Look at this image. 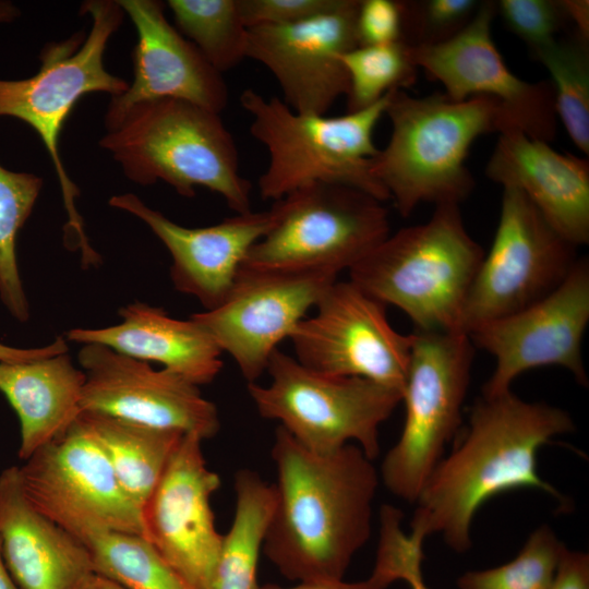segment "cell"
Segmentation results:
<instances>
[{
  "mask_svg": "<svg viewBox=\"0 0 589 589\" xmlns=\"http://www.w3.org/2000/svg\"><path fill=\"white\" fill-rule=\"evenodd\" d=\"M271 453L276 500L265 556L289 580L342 579L371 534L380 482L373 460L354 444L312 452L279 425Z\"/></svg>",
  "mask_w": 589,
  "mask_h": 589,
  "instance_id": "obj_1",
  "label": "cell"
},
{
  "mask_svg": "<svg viewBox=\"0 0 589 589\" xmlns=\"http://www.w3.org/2000/svg\"><path fill=\"white\" fill-rule=\"evenodd\" d=\"M575 430L569 413L526 401L512 390L476 401L460 442L435 466L416 500L409 536L440 534L457 553L471 548L477 510L491 497L536 489L558 502L561 493L538 473L537 454L556 435Z\"/></svg>",
  "mask_w": 589,
  "mask_h": 589,
  "instance_id": "obj_2",
  "label": "cell"
},
{
  "mask_svg": "<svg viewBox=\"0 0 589 589\" xmlns=\"http://www.w3.org/2000/svg\"><path fill=\"white\" fill-rule=\"evenodd\" d=\"M388 143L370 159L371 171L402 217L424 202L460 204L474 180L466 166L472 143L498 132L500 104L486 96L454 101L444 93L414 97L389 92Z\"/></svg>",
  "mask_w": 589,
  "mask_h": 589,
  "instance_id": "obj_3",
  "label": "cell"
},
{
  "mask_svg": "<svg viewBox=\"0 0 589 589\" xmlns=\"http://www.w3.org/2000/svg\"><path fill=\"white\" fill-rule=\"evenodd\" d=\"M99 145L135 183L164 181L184 197L203 187L236 214L252 211V184L240 173L236 141L220 113L177 99L143 103Z\"/></svg>",
  "mask_w": 589,
  "mask_h": 589,
  "instance_id": "obj_4",
  "label": "cell"
},
{
  "mask_svg": "<svg viewBox=\"0 0 589 589\" xmlns=\"http://www.w3.org/2000/svg\"><path fill=\"white\" fill-rule=\"evenodd\" d=\"M483 256L459 204L444 203L428 221L389 233L349 271V280L400 309L417 330L457 332Z\"/></svg>",
  "mask_w": 589,
  "mask_h": 589,
  "instance_id": "obj_5",
  "label": "cell"
},
{
  "mask_svg": "<svg viewBox=\"0 0 589 589\" xmlns=\"http://www.w3.org/2000/svg\"><path fill=\"white\" fill-rule=\"evenodd\" d=\"M388 98L389 92L362 110L330 117L300 113L278 97L244 89L239 101L252 119L250 133L268 153L267 167L257 179L261 197L277 201L303 185L324 182L389 200L370 161L378 152L373 133Z\"/></svg>",
  "mask_w": 589,
  "mask_h": 589,
  "instance_id": "obj_6",
  "label": "cell"
},
{
  "mask_svg": "<svg viewBox=\"0 0 589 589\" xmlns=\"http://www.w3.org/2000/svg\"><path fill=\"white\" fill-rule=\"evenodd\" d=\"M81 14H88L92 27L71 37L48 43L39 53L37 73L23 80H0V117H13L35 130L50 156L62 192L68 215L65 239L80 248L85 263H95L97 254L91 248L76 209L79 189L72 182L60 156V136L74 105L86 94L107 93L116 97L129 83L109 73L104 53L112 34L121 25L124 12L117 0H88Z\"/></svg>",
  "mask_w": 589,
  "mask_h": 589,
  "instance_id": "obj_7",
  "label": "cell"
},
{
  "mask_svg": "<svg viewBox=\"0 0 589 589\" xmlns=\"http://www.w3.org/2000/svg\"><path fill=\"white\" fill-rule=\"evenodd\" d=\"M273 221L240 268L348 272L389 235L383 202L356 188L315 182L274 201Z\"/></svg>",
  "mask_w": 589,
  "mask_h": 589,
  "instance_id": "obj_8",
  "label": "cell"
},
{
  "mask_svg": "<svg viewBox=\"0 0 589 589\" xmlns=\"http://www.w3.org/2000/svg\"><path fill=\"white\" fill-rule=\"evenodd\" d=\"M268 385L248 383L261 417L279 422L298 443L320 453L347 444L372 460L380 454L378 429L402 394L361 377L315 372L279 349L268 361Z\"/></svg>",
  "mask_w": 589,
  "mask_h": 589,
  "instance_id": "obj_9",
  "label": "cell"
},
{
  "mask_svg": "<svg viewBox=\"0 0 589 589\" xmlns=\"http://www.w3.org/2000/svg\"><path fill=\"white\" fill-rule=\"evenodd\" d=\"M401 401L405 422L385 455L381 479L396 497L414 503L461 422L473 344L458 332L414 330Z\"/></svg>",
  "mask_w": 589,
  "mask_h": 589,
  "instance_id": "obj_10",
  "label": "cell"
},
{
  "mask_svg": "<svg viewBox=\"0 0 589 589\" xmlns=\"http://www.w3.org/2000/svg\"><path fill=\"white\" fill-rule=\"evenodd\" d=\"M518 190L503 188L498 225L466 298L457 332H471L520 311L556 289L578 259Z\"/></svg>",
  "mask_w": 589,
  "mask_h": 589,
  "instance_id": "obj_11",
  "label": "cell"
},
{
  "mask_svg": "<svg viewBox=\"0 0 589 589\" xmlns=\"http://www.w3.org/2000/svg\"><path fill=\"white\" fill-rule=\"evenodd\" d=\"M19 474L32 506L84 544L108 532L142 536L139 507L79 417L24 460Z\"/></svg>",
  "mask_w": 589,
  "mask_h": 589,
  "instance_id": "obj_12",
  "label": "cell"
},
{
  "mask_svg": "<svg viewBox=\"0 0 589 589\" xmlns=\"http://www.w3.org/2000/svg\"><path fill=\"white\" fill-rule=\"evenodd\" d=\"M385 308L351 280H335L290 335L294 359L318 373L361 377L402 394L413 335L395 330Z\"/></svg>",
  "mask_w": 589,
  "mask_h": 589,
  "instance_id": "obj_13",
  "label": "cell"
},
{
  "mask_svg": "<svg viewBox=\"0 0 589 589\" xmlns=\"http://www.w3.org/2000/svg\"><path fill=\"white\" fill-rule=\"evenodd\" d=\"M495 15L496 1H481L458 35L436 46H408L409 57L454 101L474 96L495 99L500 104L497 133L518 130L550 143L557 131L553 85L524 81L508 69L492 37Z\"/></svg>",
  "mask_w": 589,
  "mask_h": 589,
  "instance_id": "obj_14",
  "label": "cell"
},
{
  "mask_svg": "<svg viewBox=\"0 0 589 589\" xmlns=\"http://www.w3.org/2000/svg\"><path fill=\"white\" fill-rule=\"evenodd\" d=\"M588 323L589 263L582 257L551 293L469 334L473 346L495 360L482 395L510 390L521 373L549 365L568 370L578 384L587 386L581 344Z\"/></svg>",
  "mask_w": 589,
  "mask_h": 589,
  "instance_id": "obj_15",
  "label": "cell"
},
{
  "mask_svg": "<svg viewBox=\"0 0 589 589\" xmlns=\"http://www.w3.org/2000/svg\"><path fill=\"white\" fill-rule=\"evenodd\" d=\"M337 276L324 272L240 268L231 290L215 309L191 315L248 383L264 372L278 344L314 309Z\"/></svg>",
  "mask_w": 589,
  "mask_h": 589,
  "instance_id": "obj_16",
  "label": "cell"
},
{
  "mask_svg": "<svg viewBox=\"0 0 589 589\" xmlns=\"http://www.w3.org/2000/svg\"><path fill=\"white\" fill-rule=\"evenodd\" d=\"M359 4L338 0L330 10L298 23L249 28L247 58L272 73L292 110L326 115L347 95L349 76L340 56L359 46Z\"/></svg>",
  "mask_w": 589,
  "mask_h": 589,
  "instance_id": "obj_17",
  "label": "cell"
},
{
  "mask_svg": "<svg viewBox=\"0 0 589 589\" xmlns=\"http://www.w3.org/2000/svg\"><path fill=\"white\" fill-rule=\"evenodd\" d=\"M77 360L85 375L82 411L194 434L203 441L218 433L216 406L183 376L98 344L82 345Z\"/></svg>",
  "mask_w": 589,
  "mask_h": 589,
  "instance_id": "obj_18",
  "label": "cell"
},
{
  "mask_svg": "<svg viewBox=\"0 0 589 589\" xmlns=\"http://www.w3.org/2000/svg\"><path fill=\"white\" fill-rule=\"evenodd\" d=\"M202 442L182 436L140 509L142 537L193 589H209L223 538L211 505L220 478L207 466Z\"/></svg>",
  "mask_w": 589,
  "mask_h": 589,
  "instance_id": "obj_19",
  "label": "cell"
},
{
  "mask_svg": "<svg viewBox=\"0 0 589 589\" xmlns=\"http://www.w3.org/2000/svg\"><path fill=\"white\" fill-rule=\"evenodd\" d=\"M131 19L137 43L133 81L111 97L105 115L107 131L116 129L135 106L159 100H183L221 113L229 100L226 81L165 15L158 0H117Z\"/></svg>",
  "mask_w": 589,
  "mask_h": 589,
  "instance_id": "obj_20",
  "label": "cell"
},
{
  "mask_svg": "<svg viewBox=\"0 0 589 589\" xmlns=\"http://www.w3.org/2000/svg\"><path fill=\"white\" fill-rule=\"evenodd\" d=\"M109 205L136 216L149 227L171 255L170 278L175 288L196 298L205 311L226 299L248 252L273 221L269 208L236 214L208 227L187 228L132 193L112 196Z\"/></svg>",
  "mask_w": 589,
  "mask_h": 589,
  "instance_id": "obj_21",
  "label": "cell"
},
{
  "mask_svg": "<svg viewBox=\"0 0 589 589\" xmlns=\"http://www.w3.org/2000/svg\"><path fill=\"white\" fill-rule=\"evenodd\" d=\"M486 177L520 191L575 247L589 242V163L518 130L498 133Z\"/></svg>",
  "mask_w": 589,
  "mask_h": 589,
  "instance_id": "obj_22",
  "label": "cell"
},
{
  "mask_svg": "<svg viewBox=\"0 0 589 589\" xmlns=\"http://www.w3.org/2000/svg\"><path fill=\"white\" fill-rule=\"evenodd\" d=\"M0 539L20 589H82L94 574L86 545L28 502L16 466L0 474Z\"/></svg>",
  "mask_w": 589,
  "mask_h": 589,
  "instance_id": "obj_23",
  "label": "cell"
},
{
  "mask_svg": "<svg viewBox=\"0 0 589 589\" xmlns=\"http://www.w3.org/2000/svg\"><path fill=\"white\" fill-rule=\"evenodd\" d=\"M121 322L103 328H72L65 339L98 344L142 361L164 365L193 384L212 383L223 368V352L191 317L177 320L142 302L119 310Z\"/></svg>",
  "mask_w": 589,
  "mask_h": 589,
  "instance_id": "obj_24",
  "label": "cell"
},
{
  "mask_svg": "<svg viewBox=\"0 0 589 589\" xmlns=\"http://www.w3.org/2000/svg\"><path fill=\"white\" fill-rule=\"evenodd\" d=\"M84 382V372L68 352L25 362L0 361V392L20 421L21 459L26 460L76 421Z\"/></svg>",
  "mask_w": 589,
  "mask_h": 589,
  "instance_id": "obj_25",
  "label": "cell"
},
{
  "mask_svg": "<svg viewBox=\"0 0 589 589\" xmlns=\"http://www.w3.org/2000/svg\"><path fill=\"white\" fill-rule=\"evenodd\" d=\"M79 420L107 457L127 496L141 509L184 433L82 411Z\"/></svg>",
  "mask_w": 589,
  "mask_h": 589,
  "instance_id": "obj_26",
  "label": "cell"
},
{
  "mask_svg": "<svg viewBox=\"0 0 589 589\" xmlns=\"http://www.w3.org/2000/svg\"><path fill=\"white\" fill-rule=\"evenodd\" d=\"M233 489L235 515L223 534L209 589H260L257 564L275 506V486L256 471L240 469Z\"/></svg>",
  "mask_w": 589,
  "mask_h": 589,
  "instance_id": "obj_27",
  "label": "cell"
},
{
  "mask_svg": "<svg viewBox=\"0 0 589 589\" xmlns=\"http://www.w3.org/2000/svg\"><path fill=\"white\" fill-rule=\"evenodd\" d=\"M177 29L221 74L247 59L249 28L238 0H169Z\"/></svg>",
  "mask_w": 589,
  "mask_h": 589,
  "instance_id": "obj_28",
  "label": "cell"
},
{
  "mask_svg": "<svg viewBox=\"0 0 589 589\" xmlns=\"http://www.w3.org/2000/svg\"><path fill=\"white\" fill-rule=\"evenodd\" d=\"M85 545L94 573L125 589H193L140 534L108 532Z\"/></svg>",
  "mask_w": 589,
  "mask_h": 589,
  "instance_id": "obj_29",
  "label": "cell"
},
{
  "mask_svg": "<svg viewBox=\"0 0 589 589\" xmlns=\"http://www.w3.org/2000/svg\"><path fill=\"white\" fill-rule=\"evenodd\" d=\"M551 75L555 110L574 144L589 153V50L577 35L532 52Z\"/></svg>",
  "mask_w": 589,
  "mask_h": 589,
  "instance_id": "obj_30",
  "label": "cell"
},
{
  "mask_svg": "<svg viewBox=\"0 0 589 589\" xmlns=\"http://www.w3.org/2000/svg\"><path fill=\"white\" fill-rule=\"evenodd\" d=\"M43 178L0 165V299L19 322L29 318V305L16 260V237L43 188Z\"/></svg>",
  "mask_w": 589,
  "mask_h": 589,
  "instance_id": "obj_31",
  "label": "cell"
},
{
  "mask_svg": "<svg viewBox=\"0 0 589 589\" xmlns=\"http://www.w3.org/2000/svg\"><path fill=\"white\" fill-rule=\"evenodd\" d=\"M340 60L349 76L347 112L370 107L392 89H404L417 80L418 68L401 40L358 46L341 55Z\"/></svg>",
  "mask_w": 589,
  "mask_h": 589,
  "instance_id": "obj_32",
  "label": "cell"
},
{
  "mask_svg": "<svg viewBox=\"0 0 589 589\" xmlns=\"http://www.w3.org/2000/svg\"><path fill=\"white\" fill-rule=\"evenodd\" d=\"M561 542L548 525L531 532L519 553L509 562L481 570H470L457 580L458 589H549L562 551Z\"/></svg>",
  "mask_w": 589,
  "mask_h": 589,
  "instance_id": "obj_33",
  "label": "cell"
},
{
  "mask_svg": "<svg viewBox=\"0 0 589 589\" xmlns=\"http://www.w3.org/2000/svg\"><path fill=\"white\" fill-rule=\"evenodd\" d=\"M481 1L410 0L401 4V41L410 47L436 46L458 35Z\"/></svg>",
  "mask_w": 589,
  "mask_h": 589,
  "instance_id": "obj_34",
  "label": "cell"
},
{
  "mask_svg": "<svg viewBox=\"0 0 589 589\" xmlns=\"http://www.w3.org/2000/svg\"><path fill=\"white\" fill-rule=\"evenodd\" d=\"M496 14L531 53L555 40L568 23L562 0H500Z\"/></svg>",
  "mask_w": 589,
  "mask_h": 589,
  "instance_id": "obj_35",
  "label": "cell"
},
{
  "mask_svg": "<svg viewBox=\"0 0 589 589\" xmlns=\"http://www.w3.org/2000/svg\"><path fill=\"white\" fill-rule=\"evenodd\" d=\"M338 0H238L239 12L248 28L288 25L322 14Z\"/></svg>",
  "mask_w": 589,
  "mask_h": 589,
  "instance_id": "obj_36",
  "label": "cell"
},
{
  "mask_svg": "<svg viewBox=\"0 0 589 589\" xmlns=\"http://www.w3.org/2000/svg\"><path fill=\"white\" fill-rule=\"evenodd\" d=\"M401 4L395 0H360L357 14L359 46L401 40Z\"/></svg>",
  "mask_w": 589,
  "mask_h": 589,
  "instance_id": "obj_37",
  "label": "cell"
},
{
  "mask_svg": "<svg viewBox=\"0 0 589 589\" xmlns=\"http://www.w3.org/2000/svg\"><path fill=\"white\" fill-rule=\"evenodd\" d=\"M399 574V566L394 554L387 548L378 545L372 574L364 580L357 582H346L342 579L303 581L287 588L266 584L260 589H388L393 582L400 580Z\"/></svg>",
  "mask_w": 589,
  "mask_h": 589,
  "instance_id": "obj_38",
  "label": "cell"
},
{
  "mask_svg": "<svg viewBox=\"0 0 589 589\" xmlns=\"http://www.w3.org/2000/svg\"><path fill=\"white\" fill-rule=\"evenodd\" d=\"M549 589H589V555L564 546Z\"/></svg>",
  "mask_w": 589,
  "mask_h": 589,
  "instance_id": "obj_39",
  "label": "cell"
},
{
  "mask_svg": "<svg viewBox=\"0 0 589 589\" xmlns=\"http://www.w3.org/2000/svg\"><path fill=\"white\" fill-rule=\"evenodd\" d=\"M69 352L67 339L59 336L51 344L37 348H16L0 344V361L25 362Z\"/></svg>",
  "mask_w": 589,
  "mask_h": 589,
  "instance_id": "obj_40",
  "label": "cell"
},
{
  "mask_svg": "<svg viewBox=\"0 0 589 589\" xmlns=\"http://www.w3.org/2000/svg\"><path fill=\"white\" fill-rule=\"evenodd\" d=\"M568 22L576 25V35L582 40L589 38V1L588 0H562Z\"/></svg>",
  "mask_w": 589,
  "mask_h": 589,
  "instance_id": "obj_41",
  "label": "cell"
},
{
  "mask_svg": "<svg viewBox=\"0 0 589 589\" xmlns=\"http://www.w3.org/2000/svg\"><path fill=\"white\" fill-rule=\"evenodd\" d=\"M82 589H125L111 579L98 574H92Z\"/></svg>",
  "mask_w": 589,
  "mask_h": 589,
  "instance_id": "obj_42",
  "label": "cell"
},
{
  "mask_svg": "<svg viewBox=\"0 0 589 589\" xmlns=\"http://www.w3.org/2000/svg\"><path fill=\"white\" fill-rule=\"evenodd\" d=\"M0 589H20L11 576L2 553V545L0 539Z\"/></svg>",
  "mask_w": 589,
  "mask_h": 589,
  "instance_id": "obj_43",
  "label": "cell"
},
{
  "mask_svg": "<svg viewBox=\"0 0 589 589\" xmlns=\"http://www.w3.org/2000/svg\"><path fill=\"white\" fill-rule=\"evenodd\" d=\"M421 565L422 564H419L412 567L404 579L410 589H430L424 582Z\"/></svg>",
  "mask_w": 589,
  "mask_h": 589,
  "instance_id": "obj_44",
  "label": "cell"
},
{
  "mask_svg": "<svg viewBox=\"0 0 589 589\" xmlns=\"http://www.w3.org/2000/svg\"><path fill=\"white\" fill-rule=\"evenodd\" d=\"M20 14L19 8L11 1L0 0V24L13 22Z\"/></svg>",
  "mask_w": 589,
  "mask_h": 589,
  "instance_id": "obj_45",
  "label": "cell"
}]
</instances>
